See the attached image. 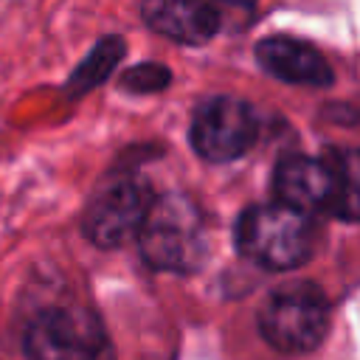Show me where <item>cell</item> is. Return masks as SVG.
<instances>
[{"instance_id": "obj_1", "label": "cell", "mask_w": 360, "mask_h": 360, "mask_svg": "<svg viewBox=\"0 0 360 360\" xmlns=\"http://www.w3.org/2000/svg\"><path fill=\"white\" fill-rule=\"evenodd\" d=\"M233 239L248 262L264 270H292L312 256L315 228L301 211L281 202H262L239 214Z\"/></svg>"}, {"instance_id": "obj_2", "label": "cell", "mask_w": 360, "mask_h": 360, "mask_svg": "<svg viewBox=\"0 0 360 360\" xmlns=\"http://www.w3.org/2000/svg\"><path fill=\"white\" fill-rule=\"evenodd\" d=\"M141 256L155 270L191 273L205 262V225L186 194H163L149 202L138 231Z\"/></svg>"}, {"instance_id": "obj_3", "label": "cell", "mask_w": 360, "mask_h": 360, "mask_svg": "<svg viewBox=\"0 0 360 360\" xmlns=\"http://www.w3.org/2000/svg\"><path fill=\"white\" fill-rule=\"evenodd\" d=\"M259 329L262 338L284 354L312 352L329 332V301L321 287L309 281L284 284L264 301Z\"/></svg>"}, {"instance_id": "obj_4", "label": "cell", "mask_w": 360, "mask_h": 360, "mask_svg": "<svg viewBox=\"0 0 360 360\" xmlns=\"http://www.w3.org/2000/svg\"><path fill=\"white\" fill-rule=\"evenodd\" d=\"M22 346L31 360H112V343L101 321L73 304L48 307L31 318Z\"/></svg>"}, {"instance_id": "obj_5", "label": "cell", "mask_w": 360, "mask_h": 360, "mask_svg": "<svg viewBox=\"0 0 360 360\" xmlns=\"http://www.w3.org/2000/svg\"><path fill=\"white\" fill-rule=\"evenodd\" d=\"M256 132L259 121L248 101L233 96H214L197 107L188 138L200 158L225 163L242 158L253 146Z\"/></svg>"}, {"instance_id": "obj_6", "label": "cell", "mask_w": 360, "mask_h": 360, "mask_svg": "<svg viewBox=\"0 0 360 360\" xmlns=\"http://www.w3.org/2000/svg\"><path fill=\"white\" fill-rule=\"evenodd\" d=\"M146 194L132 177L104 180L87 202L84 211V236L98 248H121L129 239H138V231L146 217Z\"/></svg>"}, {"instance_id": "obj_7", "label": "cell", "mask_w": 360, "mask_h": 360, "mask_svg": "<svg viewBox=\"0 0 360 360\" xmlns=\"http://www.w3.org/2000/svg\"><path fill=\"white\" fill-rule=\"evenodd\" d=\"M273 191L281 205L301 211V214H318L332 211L335 200V174L326 158H307L292 155L284 158L273 172Z\"/></svg>"}, {"instance_id": "obj_8", "label": "cell", "mask_w": 360, "mask_h": 360, "mask_svg": "<svg viewBox=\"0 0 360 360\" xmlns=\"http://www.w3.org/2000/svg\"><path fill=\"white\" fill-rule=\"evenodd\" d=\"M256 59L270 76L287 84L329 87L335 79L332 65L323 59V53L292 37H264L256 45Z\"/></svg>"}, {"instance_id": "obj_9", "label": "cell", "mask_w": 360, "mask_h": 360, "mask_svg": "<svg viewBox=\"0 0 360 360\" xmlns=\"http://www.w3.org/2000/svg\"><path fill=\"white\" fill-rule=\"evenodd\" d=\"M143 20L152 31L186 42L202 45L219 31V8L208 3H146Z\"/></svg>"}, {"instance_id": "obj_10", "label": "cell", "mask_w": 360, "mask_h": 360, "mask_svg": "<svg viewBox=\"0 0 360 360\" xmlns=\"http://www.w3.org/2000/svg\"><path fill=\"white\" fill-rule=\"evenodd\" d=\"M326 163L335 174V200L329 214L360 222V149H329Z\"/></svg>"}, {"instance_id": "obj_11", "label": "cell", "mask_w": 360, "mask_h": 360, "mask_svg": "<svg viewBox=\"0 0 360 360\" xmlns=\"http://www.w3.org/2000/svg\"><path fill=\"white\" fill-rule=\"evenodd\" d=\"M121 56H124V39H121V37H107V39H101V42L93 48V53L79 65V70L73 73V79L68 82L70 93L76 96V93L90 90L93 84L104 82V79L110 76V70L118 65Z\"/></svg>"}, {"instance_id": "obj_12", "label": "cell", "mask_w": 360, "mask_h": 360, "mask_svg": "<svg viewBox=\"0 0 360 360\" xmlns=\"http://www.w3.org/2000/svg\"><path fill=\"white\" fill-rule=\"evenodd\" d=\"M169 82H172L169 68L158 62H143L138 68L124 70L121 76V87L129 93H155V90H163Z\"/></svg>"}]
</instances>
